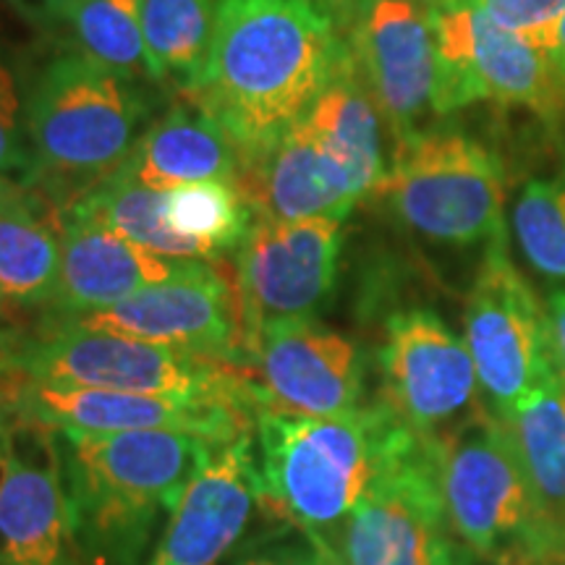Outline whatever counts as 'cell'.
Masks as SVG:
<instances>
[{"instance_id":"cell-26","label":"cell","mask_w":565,"mask_h":565,"mask_svg":"<svg viewBox=\"0 0 565 565\" xmlns=\"http://www.w3.org/2000/svg\"><path fill=\"white\" fill-rule=\"evenodd\" d=\"M217 0H139L152 79L181 76L189 89L202 76L215 32Z\"/></svg>"},{"instance_id":"cell-20","label":"cell","mask_w":565,"mask_h":565,"mask_svg":"<svg viewBox=\"0 0 565 565\" xmlns=\"http://www.w3.org/2000/svg\"><path fill=\"white\" fill-rule=\"evenodd\" d=\"M259 221H343L364 200L349 173L330 158L307 124H296L263 158L252 160L242 181Z\"/></svg>"},{"instance_id":"cell-34","label":"cell","mask_w":565,"mask_h":565,"mask_svg":"<svg viewBox=\"0 0 565 565\" xmlns=\"http://www.w3.org/2000/svg\"><path fill=\"white\" fill-rule=\"evenodd\" d=\"M555 53L561 55V58L565 61V13L561 19V26H557V42H555Z\"/></svg>"},{"instance_id":"cell-31","label":"cell","mask_w":565,"mask_h":565,"mask_svg":"<svg viewBox=\"0 0 565 565\" xmlns=\"http://www.w3.org/2000/svg\"><path fill=\"white\" fill-rule=\"evenodd\" d=\"M236 565H335L333 557L317 547L312 540L307 542H280V545H267L263 550H254Z\"/></svg>"},{"instance_id":"cell-39","label":"cell","mask_w":565,"mask_h":565,"mask_svg":"<svg viewBox=\"0 0 565 565\" xmlns=\"http://www.w3.org/2000/svg\"><path fill=\"white\" fill-rule=\"evenodd\" d=\"M429 6H445V3H456V0H427Z\"/></svg>"},{"instance_id":"cell-21","label":"cell","mask_w":565,"mask_h":565,"mask_svg":"<svg viewBox=\"0 0 565 565\" xmlns=\"http://www.w3.org/2000/svg\"><path fill=\"white\" fill-rule=\"evenodd\" d=\"M532 492L540 565H565V385L534 393L503 416Z\"/></svg>"},{"instance_id":"cell-10","label":"cell","mask_w":565,"mask_h":565,"mask_svg":"<svg viewBox=\"0 0 565 565\" xmlns=\"http://www.w3.org/2000/svg\"><path fill=\"white\" fill-rule=\"evenodd\" d=\"M377 366L380 401L422 440H440L490 408L466 341L429 309L391 315Z\"/></svg>"},{"instance_id":"cell-37","label":"cell","mask_w":565,"mask_h":565,"mask_svg":"<svg viewBox=\"0 0 565 565\" xmlns=\"http://www.w3.org/2000/svg\"><path fill=\"white\" fill-rule=\"evenodd\" d=\"M40 3H42V6H45V9H47V11H51V13H55V11H58V9H61V6H63V3H66V0H40Z\"/></svg>"},{"instance_id":"cell-30","label":"cell","mask_w":565,"mask_h":565,"mask_svg":"<svg viewBox=\"0 0 565 565\" xmlns=\"http://www.w3.org/2000/svg\"><path fill=\"white\" fill-rule=\"evenodd\" d=\"M26 168L24 131H21V100L11 68L0 58V175Z\"/></svg>"},{"instance_id":"cell-7","label":"cell","mask_w":565,"mask_h":565,"mask_svg":"<svg viewBox=\"0 0 565 565\" xmlns=\"http://www.w3.org/2000/svg\"><path fill=\"white\" fill-rule=\"evenodd\" d=\"M17 364L30 383L223 401L257 408L254 385L242 366L68 322L26 345Z\"/></svg>"},{"instance_id":"cell-14","label":"cell","mask_w":565,"mask_h":565,"mask_svg":"<svg viewBox=\"0 0 565 565\" xmlns=\"http://www.w3.org/2000/svg\"><path fill=\"white\" fill-rule=\"evenodd\" d=\"M257 408L294 416H341L362 408L359 345L317 320L263 324L249 341ZM254 408V412H257Z\"/></svg>"},{"instance_id":"cell-36","label":"cell","mask_w":565,"mask_h":565,"mask_svg":"<svg viewBox=\"0 0 565 565\" xmlns=\"http://www.w3.org/2000/svg\"><path fill=\"white\" fill-rule=\"evenodd\" d=\"M13 192H17V189H13V183H9L3 175H0V200H6V196H11Z\"/></svg>"},{"instance_id":"cell-13","label":"cell","mask_w":565,"mask_h":565,"mask_svg":"<svg viewBox=\"0 0 565 565\" xmlns=\"http://www.w3.org/2000/svg\"><path fill=\"white\" fill-rule=\"evenodd\" d=\"M68 324L171 345L233 366L249 362L236 286L207 263H192L179 278L141 288Z\"/></svg>"},{"instance_id":"cell-35","label":"cell","mask_w":565,"mask_h":565,"mask_svg":"<svg viewBox=\"0 0 565 565\" xmlns=\"http://www.w3.org/2000/svg\"><path fill=\"white\" fill-rule=\"evenodd\" d=\"M6 433H9V429H0V477H3V463H6Z\"/></svg>"},{"instance_id":"cell-2","label":"cell","mask_w":565,"mask_h":565,"mask_svg":"<svg viewBox=\"0 0 565 565\" xmlns=\"http://www.w3.org/2000/svg\"><path fill=\"white\" fill-rule=\"evenodd\" d=\"M263 503L328 547L414 433L383 401L341 416L254 412Z\"/></svg>"},{"instance_id":"cell-27","label":"cell","mask_w":565,"mask_h":565,"mask_svg":"<svg viewBox=\"0 0 565 565\" xmlns=\"http://www.w3.org/2000/svg\"><path fill=\"white\" fill-rule=\"evenodd\" d=\"M55 19L66 21L79 55L116 74L152 76L145 34L139 21V0H66Z\"/></svg>"},{"instance_id":"cell-1","label":"cell","mask_w":565,"mask_h":565,"mask_svg":"<svg viewBox=\"0 0 565 565\" xmlns=\"http://www.w3.org/2000/svg\"><path fill=\"white\" fill-rule=\"evenodd\" d=\"M351 58L315 0H217L192 95L249 160L307 118Z\"/></svg>"},{"instance_id":"cell-24","label":"cell","mask_w":565,"mask_h":565,"mask_svg":"<svg viewBox=\"0 0 565 565\" xmlns=\"http://www.w3.org/2000/svg\"><path fill=\"white\" fill-rule=\"evenodd\" d=\"M68 212L141 246V249L171 259H215L207 246L181 236L166 217V192H154L118 171L71 204Z\"/></svg>"},{"instance_id":"cell-8","label":"cell","mask_w":565,"mask_h":565,"mask_svg":"<svg viewBox=\"0 0 565 565\" xmlns=\"http://www.w3.org/2000/svg\"><path fill=\"white\" fill-rule=\"evenodd\" d=\"M463 341L477 366L484 404L500 419L561 380L547 307L513 265L508 236L484 246L463 307Z\"/></svg>"},{"instance_id":"cell-17","label":"cell","mask_w":565,"mask_h":565,"mask_svg":"<svg viewBox=\"0 0 565 565\" xmlns=\"http://www.w3.org/2000/svg\"><path fill=\"white\" fill-rule=\"evenodd\" d=\"M21 419L51 433H139V429H175L210 440L228 443L244 435L249 408L223 401L139 395L100 387L51 385L26 380L19 391Z\"/></svg>"},{"instance_id":"cell-5","label":"cell","mask_w":565,"mask_h":565,"mask_svg":"<svg viewBox=\"0 0 565 565\" xmlns=\"http://www.w3.org/2000/svg\"><path fill=\"white\" fill-rule=\"evenodd\" d=\"M141 100L129 79L84 55L53 61L34 84L26 131L40 168L55 181H108L139 141Z\"/></svg>"},{"instance_id":"cell-33","label":"cell","mask_w":565,"mask_h":565,"mask_svg":"<svg viewBox=\"0 0 565 565\" xmlns=\"http://www.w3.org/2000/svg\"><path fill=\"white\" fill-rule=\"evenodd\" d=\"M315 3L335 21V26L353 30L374 0H315Z\"/></svg>"},{"instance_id":"cell-9","label":"cell","mask_w":565,"mask_h":565,"mask_svg":"<svg viewBox=\"0 0 565 565\" xmlns=\"http://www.w3.org/2000/svg\"><path fill=\"white\" fill-rule=\"evenodd\" d=\"M440 47L435 116L490 100L557 124L565 118V61L503 30L469 0L433 6Z\"/></svg>"},{"instance_id":"cell-25","label":"cell","mask_w":565,"mask_h":565,"mask_svg":"<svg viewBox=\"0 0 565 565\" xmlns=\"http://www.w3.org/2000/svg\"><path fill=\"white\" fill-rule=\"evenodd\" d=\"M61 278V233L19 192L0 200V303H45Z\"/></svg>"},{"instance_id":"cell-4","label":"cell","mask_w":565,"mask_h":565,"mask_svg":"<svg viewBox=\"0 0 565 565\" xmlns=\"http://www.w3.org/2000/svg\"><path fill=\"white\" fill-rule=\"evenodd\" d=\"M372 196L429 242L487 246L505 236L503 162L461 131H414L395 141L391 168Z\"/></svg>"},{"instance_id":"cell-16","label":"cell","mask_w":565,"mask_h":565,"mask_svg":"<svg viewBox=\"0 0 565 565\" xmlns=\"http://www.w3.org/2000/svg\"><path fill=\"white\" fill-rule=\"evenodd\" d=\"M76 540L58 440L19 419L6 433L0 477V565H74Z\"/></svg>"},{"instance_id":"cell-3","label":"cell","mask_w":565,"mask_h":565,"mask_svg":"<svg viewBox=\"0 0 565 565\" xmlns=\"http://www.w3.org/2000/svg\"><path fill=\"white\" fill-rule=\"evenodd\" d=\"M74 540L95 563L129 561L171 513L217 440L175 433H55Z\"/></svg>"},{"instance_id":"cell-22","label":"cell","mask_w":565,"mask_h":565,"mask_svg":"<svg viewBox=\"0 0 565 565\" xmlns=\"http://www.w3.org/2000/svg\"><path fill=\"white\" fill-rule=\"evenodd\" d=\"M236 150L207 110L175 108L137 141L121 173L154 192L212 179L236 181Z\"/></svg>"},{"instance_id":"cell-12","label":"cell","mask_w":565,"mask_h":565,"mask_svg":"<svg viewBox=\"0 0 565 565\" xmlns=\"http://www.w3.org/2000/svg\"><path fill=\"white\" fill-rule=\"evenodd\" d=\"M343 221H257L236 252V291L246 351L263 324L315 320L333 296Z\"/></svg>"},{"instance_id":"cell-6","label":"cell","mask_w":565,"mask_h":565,"mask_svg":"<svg viewBox=\"0 0 565 565\" xmlns=\"http://www.w3.org/2000/svg\"><path fill=\"white\" fill-rule=\"evenodd\" d=\"M433 448L454 540L477 561L540 565L532 492L508 424L487 408Z\"/></svg>"},{"instance_id":"cell-29","label":"cell","mask_w":565,"mask_h":565,"mask_svg":"<svg viewBox=\"0 0 565 565\" xmlns=\"http://www.w3.org/2000/svg\"><path fill=\"white\" fill-rule=\"evenodd\" d=\"M513 231L529 267L565 286V171L526 183L513 207Z\"/></svg>"},{"instance_id":"cell-28","label":"cell","mask_w":565,"mask_h":565,"mask_svg":"<svg viewBox=\"0 0 565 565\" xmlns=\"http://www.w3.org/2000/svg\"><path fill=\"white\" fill-rule=\"evenodd\" d=\"M254 212L242 183L212 179L166 192V217L173 231L221 257L238 252L254 228Z\"/></svg>"},{"instance_id":"cell-32","label":"cell","mask_w":565,"mask_h":565,"mask_svg":"<svg viewBox=\"0 0 565 565\" xmlns=\"http://www.w3.org/2000/svg\"><path fill=\"white\" fill-rule=\"evenodd\" d=\"M547 322H550V338H553L555 364L557 374H561L565 385V288L555 291L547 301Z\"/></svg>"},{"instance_id":"cell-23","label":"cell","mask_w":565,"mask_h":565,"mask_svg":"<svg viewBox=\"0 0 565 565\" xmlns=\"http://www.w3.org/2000/svg\"><path fill=\"white\" fill-rule=\"evenodd\" d=\"M303 124L330 158L351 175L364 200L372 196L387 173L383 116L353 66V55L312 105Z\"/></svg>"},{"instance_id":"cell-11","label":"cell","mask_w":565,"mask_h":565,"mask_svg":"<svg viewBox=\"0 0 565 565\" xmlns=\"http://www.w3.org/2000/svg\"><path fill=\"white\" fill-rule=\"evenodd\" d=\"M435 448L414 437L393 458L324 553L335 565H456Z\"/></svg>"},{"instance_id":"cell-15","label":"cell","mask_w":565,"mask_h":565,"mask_svg":"<svg viewBox=\"0 0 565 565\" xmlns=\"http://www.w3.org/2000/svg\"><path fill=\"white\" fill-rule=\"evenodd\" d=\"M353 66L393 139L419 131L435 113L440 89V47L427 0H374L351 30Z\"/></svg>"},{"instance_id":"cell-19","label":"cell","mask_w":565,"mask_h":565,"mask_svg":"<svg viewBox=\"0 0 565 565\" xmlns=\"http://www.w3.org/2000/svg\"><path fill=\"white\" fill-rule=\"evenodd\" d=\"M192 263L200 259L158 257L103 225L66 212L61 223V278L53 303L68 320H76L154 282L179 278Z\"/></svg>"},{"instance_id":"cell-38","label":"cell","mask_w":565,"mask_h":565,"mask_svg":"<svg viewBox=\"0 0 565 565\" xmlns=\"http://www.w3.org/2000/svg\"><path fill=\"white\" fill-rule=\"evenodd\" d=\"M490 565H534V563H526V561H494Z\"/></svg>"},{"instance_id":"cell-18","label":"cell","mask_w":565,"mask_h":565,"mask_svg":"<svg viewBox=\"0 0 565 565\" xmlns=\"http://www.w3.org/2000/svg\"><path fill=\"white\" fill-rule=\"evenodd\" d=\"M257 503L263 492L246 429L217 445L194 471L147 565H217L238 545Z\"/></svg>"}]
</instances>
